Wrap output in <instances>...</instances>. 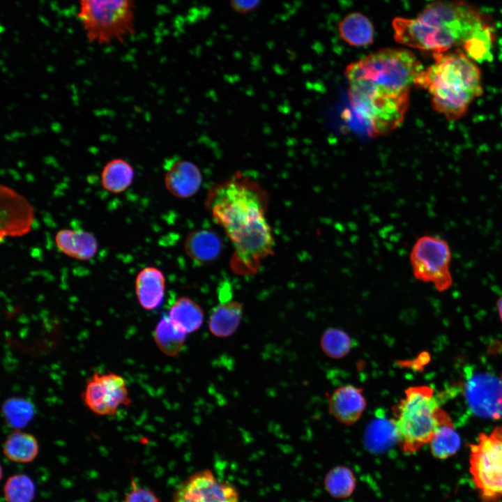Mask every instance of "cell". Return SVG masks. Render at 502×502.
<instances>
[{
  "label": "cell",
  "instance_id": "6da1fadb",
  "mask_svg": "<svg viewBox=\"0 0 502 502\" xmlns=\"http://www.w3.org/2000/svg\"><path fill=\"white\" fill-rule=\"evenodd\" d=\"M424 70L409 50L383 48L346 68L351 108L373 136L390 133L404 121L411 87Z\"/></svg>",
  "mask_w": 502,
  "mask_h": 502
},
{
  "label": "cell",
  "instance_id": "7a4b0ae2",
  "mask_svg": "<svg viewBox=\"0 0 502 502\" xmlns=\"http://www.w3.org/2000/svg\"><path fill=\"white\" fill-rule=\"evenodd\" d=\"M268 202L259 183L241 172L207 192L206 208L231 242L229 266L237 275L256 274L261 261L274 253L275 240L266 218Z\"/></svg>",
  "mask_w": 502,
  "mask_h": 502
},
{
  "label": "cell",
  "instance_id": "3957f363",
  "mask_svg": "<svg viewBox=\"0 0 502 502\" xmlns=\"http://www.w3.org/2000/svg\"><path fill=\"white\" fill-rule=\"evenodd\" d=\"M392 26L397 43L433 54L461 47L467 54L494 40L485 17L462 1L433 2L415 18H394Z\"/></svg>",
  "mask_w": 502,
  "mask_h": 502
},
{
  "label": "cell",
  "instance_id": "277c9868",
  "mask_svg": "<svg viewBox=\"0 0 502 502\" xmlns=\"http://www.w3.org/2000/svg\"><path fill=\"white\" fill-rule=\"evenodd\" d=\"M433 55L435 62L420 73L415 85L429 92L436 112L449 120L459 119L482 93L480 70L463 52Z\"/></svg>",
  "mask_w": 502,
  "mask_h": 502
},
{
  "label": "cell",
  "instance_id": "5b68a950",
  "mask_svg": "<svg viewBox=\"0 0 502 502\" xmlns=\"http://www.w3.org/2000/svg\"><path fill=\"white\" fill-rule=\"evenodd\" d=\"M393 414L398 443L408 455L429 443L440 425L450 418L428 386L408 388L404 397L393 407Z\"/></svg>",
  "mask_w": 502,
  "mask_h": 502
},
{
  "label": "cell",
  "instance_id": "8992f818",
  "mask_svg": "<svg viewBox=\"0 0 502 502\" xmlns=\"http://www.w3.org/2000/svg\"><path fill=\"white\" fill-rule=\"evenodd\" d=\"M79 3L77 17L90 43L123 42L134 33L133 0H79Z\"/></svg>",
  "mask_w": 502,
  "mask_h": 502
},
{
  "label": "cell",
  "instance_id": "52a82bcc",
  "mask_svg": "<svg viewBox=\"0 0 502 502\" xmlns=\"http://www.w3.org/2000/svg\"><path fill=\"white\" fill-rule=\"evenodd\" d=\"M469 473L480 496L485 502L502 499V426L481 433L471 446Z\"/></svg>",
  "mask_w": 502,
  "mask_h": 502
},
{
  "label": "cell",
  "instance_id": "ba28073f",
  "mask_svg": "<svg viewBox=\"0 0 502 502\" xmlns=\"http://www.w3.org/2000/svg\"><path fill=\"white\" fill-rule=\"evenodd\" d=\"M450 260L449 245L445 240L434 236L420 237L410 254L414 277L424 282L432 283L440 292L448 290L452 284Z\"/></svg>",
  "mask_w": 502,
  "mask_h": 502
},
{
  "label": "cell",
  "instance_id": "9c48e42d",
  "mask_svg": "<svg viewBox=\"0 0 502 502\" xmlns=\"http://www.w3.org/2000/svg\"><path fill=\"white\" fill-rule=\"evenodd\" d=\"M82 398L86 407L98 416H113L121 406L132 402L124 378L112 372H94L86 381Z\"/></svg>",
  "mask_w": 502,
  "mask_h": 502
},
{
  "label": "cell",
  "instance_id": "30bf717a",
  "mask_svg": "<svg viewBox=\"0 0 502 502\" xmlns=\"http://www.w3.org/2000/svg\"><path fill=\"white\" fill-rule=\"evenodd\" d=\"M173 502H239L234 485L220 481L209 469L197 471L176 489Z\"/></svg>",
  "mask_w": 502,
  "mask_h": 502
},
{
  "label": "cell",
  "instance_id": "8fae6325",
  "mask_svg": "<svg viewBox=\"0 0 502 502\" xmlns=\"http://www.w3.org/2000/svg\"><path fill=\"white\" fill-rule=\"evenodd\" d=\"M1 236H20L31 229L33 208L28 200L14 189L1 185Z\"/></svg>",
  "mask_w": 502,
  "mask_h": 502
},
{
  "label": "cell",
  "instance_id": "7c38bea8",
  "mask_svg": "<svg viewBox=\"0 0 502 502\" xmlns=\"http://www.w3.org/2000/svg\"><path fill=\"white\" fill-rule=\"evenodd\" d=\"M466 398L473 411L482 417H502V380L487 374L471 379L466 385Z\"/></svg>",
  "mask_w": 502,
  "mask_h": 502
},
{
  "label": "cell",
  "instance_id": "4fadbf2b",
  "mask_svg": "<svg viewBox=\"0 0 502 502\" xmlns=\"http://www.w3.org/2000/svg\"><path fill=\"white\" fill-rule=\"evenodd\" d=\"M164 181L167 190L172 195L185 199L197 193L201 185L202 176L192 162L177 160L168 162Z\"/></svg>",
  "mask_w": 502,
  "mask_h": 502
},
{
  "label": "cell",
  "instance_id": "5bb4252c",
  "mask_svg": "<svg viewBox=\"0 0 502 502\" xmlns=\"http://www.w3.org/2000/svg\"><path fill=\"white\" fill-rule=\"evenodd\" d=\"M366 407L363 390L353 385H345L335 389L328 400V409L340 423L351 425L361 417Z\"/></svg>",
  "mask_w": 502,
  "mask_h": 502
},
{
  "label": "cell",
  "instance_id": "9a60e30c",
  "mask_svg": "<svg viewBox=\"0 0 502 502\" xmlns=\"http://www.w3.org/2000/svg\"><path fill=\"white\" fill-rule=\"evenodd\" d=\"M219 235L209 229H198L185 238L184 249L187 255L197 264L208 265L218 260L222 252Z\"/></svg>",
  "mask_w": 502,
  "mask_h": 502
},
{
  "label": "cell",
  "instance_id": "2e32d148",
  "mask_svg": "<svg viewBox=\"0 0 502 502\" xmlns=\"http://www.w3.org/2000/svg\"><path fill=\"white\" fill-rule=\"evenodd\" d=\"M59 250L66 255L79 260L92 259L98 251L96 238L90 232L80 229H62L55 235Z\"/></svg>",
  "mask_w": 502,
  "mask_h": 502
},
{
  "label": "cell",
  "instance_id": "e0dca14e",
  "mask_svg": "<svg viewBox=\"0 0 502 502\" xmlns=\"http://www.w3.org/2000/svg\"><path fill=\"white\" fill-rule=\"evenodd\" d=\"M135 287L141 307L146 310H154L163 301L165 289L164 275L157 268L146 267L137 275Z\"/></svg>",
  "mask_w": 502,
  "mask_h": 502
},
{
  "label": "cell",
  "instance_id": "ac0fdd59",
  "mask_svg": "<svg viewBox=\"0 0 502 502\" xmlns=\"http://www.w3.org/2000/svg\"><path fill=\"white\" fill-rule=\"evenodd\" d=\"M135 174L134 167L127 159L112 158L105 163L101 169L100 184L107 192L120 194L130 187Z\"/></svg>",
  "mask_w": 502,
  "mask_h": 502
},
{
  "label": "cell",
  "instance_id": "d6986e66",
  "mask_svg": "<svg viewBox=\"0 0 502 502\" xmlns=\"http://www.w3.org/2000/svg\"><path fill=\"white\" fill-rule=\"evenodd\" d=\"M338 31L340 38L354 47L370 45L374 39V29L372 22L358 12L346 15L340 21Z\"/></svg>",
  "mask_w": 502,
  "mask_h": 502
},
{
  "label": "cell",
  "instance_id": "ffe728a7",
  "mask_svg": "<svg viewBox=\"0 0 502 502\" xmlns=\"http://www.w3.org/2000/svg\"><path fill=\"white\" fill-rule=\"evenodd\" d=\"M243 306L236 301L221 303L212 312L208 321L211 333L218 337L231 335L238 328L243 316Z\"/></svg>",
  "mask_w": 502,
  "mask_h": 502
},
{
  "label": "cell",
  "instance_id": "44dd1931",
  "mask_svg": "<svg viewBox=\"0 0 502 502\" xmlns=\"http://www.w3.org/2000/svg\"><path fill=\"white\" fill-rule=\"evenodd\" d=\"M39 452L37 439L33 434L15 429L3 443V453L11 462L26 464L33 462Z\"/></svg>",
  "mask_w": 502,
  "mask_h": 502
},
{
  "label": "cell",
  "instance_id": "7402d4cb",
  "mask_svg": "<svg viewBox=\"0 0 502 502\" xmlns=\"http://www.w3.org/2000/svg\"><path fill=\"white\" fill-rule=\"evenodd\" d=\"M172 322L186 333L198 330L204 321L201 307L191 298L180 297L172 305L169 315Z\"/></svg>",
  "mask_w": 502,
  "mask_h": 502
},
{
  "label": "cell",
  "instance_id": "603a6c76",
  "mask_svg": "<svg viewBox=\"0 0 502 502\" xmlns=\"http://www.w3.org/2000/svg\"><path fill=\"white\" fill-rule=\"evenodd\" d=\"M186 334L172 322L169 316H166L157 324L154 330V339L163 353L174 357L182 351Z\"/></svg>",
  "mask_w": 502,
  "mask_h": 502
},
{
  "label": "cell",
  "instance_id": "cb8c5ba5",
  "mask_svg": "<svg viewBox=\"0 0 502 502\" xmlns=\"http://www.w3.org/2000/svg\"><path fill=\"white\" fill-rule=\"evenodd\" d=\"M461 440L455 430L451 418L440 425L429 442L432 455L439 459H446L454 455L460 447Z\"/></svg>",
  "mask_w": 502,
  "mask_h": 502
},
{
  "label": "cell",
  "instance_id": "d4e9b609",
  "mask_svg": "<svg viewBox=\"0 0 502 502\" xmlns=\"http://www.w3.org/2000/svg\"><path fill=\"white\" fill-rule=\"evenodd\" d=\"M365 440L372 450L384 449L395 441L398 442L397 429L393 418L377 417L367 425Z\"/></svg>",
  "mask_w": 502,
  "mask_h": 502
},
{
  "label": "cell",
  "instance_id": "484cf974",
  "mask_svg": "<svg viewBox=\"0 0 502 502\" xmlns=\"http://www.w3.org/2000/svg\"><path fill=\"white\" fill-rule=\"evenodd\" d=\"M2 413L8 425L15 429H20L33 419L35 408L26 399L10 397L2 405Z\"/></svg>",
  "mask_w": 502,
  "mask_h": 502
},
{
  "label": "cell",
  "instance_id": "4316f807",
  "mask_svg": "<svg viewBox=\"0 0 502 502\" xmlns=\"http://www.w3.org/2000/svg\"><path fill=\"white\" fill-rule=\"evenodd\" d=\"M3 491L6 502H32L36 496V487L30 476L24 473H16L7 479Z\"/></svg>",
  "mask_w": 502,
  "mask_h": 502
},
{
  "label": "cell",
  "instance_id": "83f0119b",
  "mask_svg": "<svg viewBox=\"0 0 502 502\" xmlns=\"http://www.w3.org/2000/svg\"><path fill=\"white\" fill-rule=\"evenodd\" d=\"M328 492L336 498L349 496L356 487V478L351 470L344 466L329 471L324 480Z\"/></svg>",
  "mask_w": 502,
  "mask_h": 502
},
{
  "label": "cell",
  "instance_id": "f1b7e54d",
  "mask_svg": "<svg viewBox=\"0 0 502 502\" xmlns=\"http://www.w3.org/2000/svg\"><path fill=\"white\" fill-rule=\"evenodd\" d=\"M321 347L324 352L333 358H341L351 350V339L344 330L330 328L326 330L321 337Z\"/></svg>",
  "mask_w": 502,
  "mask_h": 502
},
{
  "label": "cell",
  "instance_id": "f546056e",
  "mask_svg": "<svg viewBox=\"0 0 502 502\" xmlns=\"http://www.w3.org/2000/svg\"><path fill=\"white\" fill-rule=\"evenodd\" d=\"M131 485L123 502H160L153 491L146 487L138 486L134 479L131 480Z\"/></svg>",
  "mask_w": 502,
  "mask_h": 502
},
{
  "label": "cell",
  "instance_id": "4dcf8cb0",
  "mask_svg": "<svg viewBox=\"0 0 502 502\" xmlns=\"http://www.w3.org/2000/svg\"><path fill=\"white\" fill-rule=\"evenodd\" d=\"M259 0H231L233 8L239 13H246L253 10Z\"/></svg>",
  "mask_w": 502,
  "mask_h": 502
},
{
  "label": "cell",
  "instance_id": "1f68e13d",
  "mask_svg": "<svg viewBox=\"0 0 502 502\" xmlns=\"http://www.w3.org/2000/svg\"><path fill=\"white\" fill-rule=\"evenodd\" d=\"M497 308L501 319L502 320V296H501L497 301Z\"/></svg>",
  "mask_w": 502,
  "mask_h": 502
}]
</instances>
